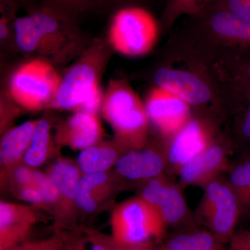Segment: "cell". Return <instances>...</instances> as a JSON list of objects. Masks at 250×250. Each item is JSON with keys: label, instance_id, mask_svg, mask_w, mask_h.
Segmentation results:
<instances>
[{"label": "cell", "instance_id": "obj_1", "mask_svg": "<svg viewBox=\"0 0 250 250\" xmlns=\"http://www.w3.org/2000/svg\"><path fill=\"white\" fill-rule=\"evenodd\" d=\"M169 34L164 49L166 55L213 49L250 53V20L214 4L185 16L182 25Z\"/></svg>", "mask_w": 250, "mask_h": 250}, {"label": "cell", "instance_id": "obj_2", "mask_svg": "<svg viewBox=\"0 0 250 250\" xmlns=\"http://www.w3.org/2000/svg\"><path fill=\"white\" fill-rule=\"evenodd\" d=\"M174 64L162 59L154 67L151 74L154 86L173 94L197 111L209 108L234 113V97L208 70L199 65Z\"/></svg>", "mask_w": 250, "mask_h": 250}, {"label": "cell", "instance_id": "obj_3", "mask_svg": "<svg viewBox=\"0 0 250 250\" xmlns=\"http://www.w3.org/2000/svg\"><path fill=\"white\" fill-rule=\"evenodd\" d=\"M101 111L121 147L142 149L147 140L149 120L145 104L126 80L110 82Z\"/></svg>", "mask_w": 250, "mask_h": 250}, {"label": "cell", "instance_id": "obj_4", "mask_svg": "<svg viewBox=\"0 0 250 250\" xmlns=\"http://www.w3.org/2000/svg\"><path fill=\"white\" fill-rule=\"evenodd\" d=\"M165 221L154 206L142 197L115 207L111 216V236L120 244L153 246L164 236Z\"/></svg>", "mask_w": 250, "mask_h": 250}, {"label": "cell", "instance_id": "obj_5", "mask_svg": "<svg viewBox=\"0 0 250 250\" xmlns=\"http://www.w3.org/2000/svg\"><path fill=\"white\" fill-rule=\"evenodd\" d=\"M159 23L141 6L116 11L112 18L108 38L113 48L123 55L137 57L149 53L160 34Z\"/></svg>", "mask_w": 250, "mask_h": 250}, {"label": "cell", "instance_id": "obj_6", "mask_svg": "<svg viewBox=\"0 0 250 250\" xmlns=\"http://www.w3.org/2000/svg\"><path fill=\"white\" fill-rule=\"evenodd\" d=\"M62 77L49 62L33 60L18 67L11 77L9 93L18 104L39 111L53 104Z\"/></svg>", "mask_w": 250, "mask_h": 250}, {"label": "cell", "instance_id": "obj_7", "mask_svg": "<svg viewBox=\"0 0 250 250\" xmlns=\"http://www.w3.org/2000/svg\"><path fill=\"white\" fill-rule=\"evenodd\" d=\"M47 174L58 192V200L53 213L56 232L75 229L77 226V194L83 175L78 164L67 159H59L49 166Z\"/></svg>", "mask_w": 250, "mask_h": 250}, {"label": "cell", "instance_id": "obj_8", "mask_svg": "<svg viewBox=\"0 0 250 250\" xmlns=\"http://www.w3.org/2000/svg\"><path fill=\"white\" fill-rule=\"evenodd\" d=\"M190 62L200 64L220 82L236 88H250V53L232 49H213L197 52L189 57Z\"/></svg>", "mask_w": 250, "mask_h": 250}, {"label": "cell", "instance_id": "obj_9", "mask_svg": "<svg viewBox=\"0 0 250 250\" xmlns=\"http://www.w3.org/2000/svg\"><path fill=\"white\" fill-rule=\"evenodd\" d=\"M99 86V71L92 61L82 60L62 77L52 106L79 111L90 94Z\"/></svg>", "mask_w": 250, "mask_h": 250}, {"label": "cell", "instance_id": "obj_10", "mask_svg": "<svg viewBox=\"0 0 250 250\" xmlns=\"http://www.w3.org/2000/svg\"><path fill=\"white\" fill-rule=\"evenodd\" d=\"M145 106L149 121L166 136H174L191 117L187 103L158 87L149 90Z\"/></svg>", "mask_w": 250, "mask_h": 250}, {"label": "cell", "instance_id": "obj_11", "mask_svg": "<svg viewBox=\"0 0 250 250\" xmlns=\"http://www.w3.org/2000/svg\"><path fill=\"white\" fill-rule=\"evenodd\" d=\"M202 112L190 117L187 124L172 136L169 159L173 164L183 166L209 146L213 125Z\"/></svg>", "mask_w": 250, "mask_h": 250}, {"label": "cell", "instance_id": "obj_12", "mask_svg": "<svg viewBox=\"0 0 250 250\" xmlns=\"http://www.w3.org/2000/svg\"><path fill=\"white\" fill-rule=\"evenodd\" d=\"M36 208L14 202H0V250L9 249L27 241L39 221Z\"/></svg>", "mask_w": 250, "mask_h": 250}, {"label": "cell", "instance_id": "obj_13", "mask_svg": "<svg viewBox=\"0 0 250 250\" xmlns=\"http://www.w3.org/2000/svg\"><path fill=\"white\" fill-rule=\"evenodd\" d=\"M103 134L97 114L77 111L59 126L56 140L59 145L82 151L102 142Z\"/></svg>", "mask_w": 250, "mask_h": 250}, {"label": "cell", "instance_id": "obj_14", "mask_svg": "<svg viewBox=\"0 0 250 250\" xmlns=\"http://www.w3.org/2000/svg\"><path fill=\"white\" fill-rule=\"evenodd\" d=\"M207 208L210 226L217 236L222 238L230 236L238 216L236 195L221 184H210L207 190Z\"/></svg>", "mask_w": 250, "mask_h": 250}, {"label": "cell", "instance_id": "obj_15", "mask_svg": "<svg viewBox=\"0 0 250 250\" xmlns=\"http://www.w3.org/2000/svg\"><path fill=\"white\" fill-rule=\"evenodd\" d=\"M141 197L157 208L166 223H177L185 214V202L181 194L159 179L149 181Z\"/></svg>", "mask_w": 250, "mask_h": 250}, {"label": "cell", "instance_id": "obj_16", "mask_svg": "<svg viewBox=\"0 0 250 250\" xmlns=\"http://www.w3.org/2000/svg\"><path fill=\"white\" fill-rule=\"evenodd\" d=\"M164 162L160 155L150 149H136L121 156L116 164L117 172L125 178L143 179L161 173Z\"/></svg>", "mask_w": 250, "mask_h": 250}, {"label": "cell", "instance_id": "obj_17", "mask_svg": "<svg viewBox=\"0 0 250 250\" xmlns=\"http://www.w3.org/2000/svg\"><path fill=\"white\" fill-rule=\"evenodd\" d=\"M37 122H24L3 136L0 146V160L4 170H9L23 162Z\"/></svg>", "mask_w": 250, "mask_h": 250}, {"label": "cell", "instance_id": "obj_18", "mask_svg": "<svg viewBox=\"0 0 250 250\" xmlns=\"http://www.w3.org/2000/svg\"><path fill=\"white\" fill-rule=\"evenodd\" d=\"M113 189L107 172L83 174L77 190L78 210L93 213L111 195Z\"/></svg>", "mask_w": 250, "mask_h": 250}, {"label": "cell", "instance_id": "obj_19", "mask_svg": "<svg viewBox=\"0 0 250 250\" xmlns=\"http://www.w3.org/2000/svg\"><path fill=\"white\" fill-rule=\"evenodd\" d=\"M123 149L115 143L100 142L81 151L77 164L83 174L106 172L121 157L120 150Z\"/></svg>", "mask_w": 250, "mask_h": 250}, {"label": "cell", "instance_id": "obj_20", "mask_svg": "<svg viewBox=\"0 0 250 250\" xmlns=\"http://www.w3.org/2000/svg\"><path fill=\"white\" fill-rule=\"evenodd\" d=\"M223 150L216 144L209 145L203 152L183 165L181 174L187 182L201 180L220 166L223 159Z\"/></svg>", "mask_w": 250, "mask_h": 250}, {"label": "cell", "instance_id": "obj_21", "mask_svg": "<svg viewBox=\"0 0 250 250\" xmlns=\"http://www.w3.org/2000/svg\"><path fill=\"white\" fill-rule=\"evenodd\" d=\"M51 151V126L48 121L39 120L29 148L23 162L29 167L43 165L48 159Z\"/></svg>", "mask_w": 250, "mask_h": 250}, {"label": "cell", "instance_id": "obj_22", "mask_svg": "<svg viewBox=\"0 0 250 250\" xmlns=\"http://www.w3.org/2000/svg\"><path fill=\"white\" fill-rule=\"evenodd\" d=\"M166 6L159 21L161 33H170L182 16L198 12L216 0H166Z\"/></svg>", "mask_w": 250, "mask_h": 250}, {"label": "cell", "instance_id": "obj_23", "mask_svg": "<svg viewBox=\"0 0 250 250\" xmlns=\"http://www.w3.org/2000/svg\"><path fill=\"white\" fill-rule=\"evenodd\" d=\"M14 29L16 43L21 51L29 53L42 48V39L29 15L16 18Z\"/></svg>", "mask_w": 250, "mask_h": 250}, {"label": "cell", "instance_id": "obj_24", "mask_svg": "<svg viewBox=\"0 0 250 250\" xmlns=\"http://www.w3.org/2000/svg\"><path fill=\"white\" fill-rule=\"evenodd\" d=\"M244 98L233 114L235 115L234 131L240 142L250 147V88L243 87Z\"/></svg>", "mask_w": 250, "mask_h": 250}, {"label": "cell", "instance_id": "obj_25", "mask_svg": "<svg viewBox=\"0 0 250 250\" xmlns=\"http://www.w3.org/2000/svg\"><path fill=\"white\" fill-rule=\"evenodd\" d=\"M231 182L236 197L250 205V161L237 166L231 173Z\"/></svg>", "mask_w": 250, "mask_h": 250}, {"label": "cell", "instance_id": "obj_26", "mask_svg": "<svg viewBox=\"0 0 250 250\" xmlns=\"http://www.w3.org/2000/svg\"><path fill=\"white\" fill-rule=\"evenodd\" d=\"M69 235L70 233L66 232H56L53 236L45 239L27 240L6 250H60L67 243Z\"/></svg>", "mask_w": 250, "mask_h": 250}, {"label": "cell", "instance_id": "obj_27", "mask_svg": "<svg viewBox=\"0 0 250 250\" xmlns=\"http://www.w3.org/2000/svg\"><path fill=\"white\" fill-rule=\"evenodd\" d=\"M15 195L23 201L29 202L33 206L49 209L48 205L41 190L35 185L19 186L13 187Z\"/></svg>", "mask_w": 250, "mask_h": 250}, {"label": "cell", "instance_id": "obj_28", "mask_svg": "<svg viewBox=\"0 0 250 250\" xmlns=\"http://www.w3.org/2000/svg\"><path fill=\"white\" fill-rule=\"evenodd\" d=\"M211 4L250 20V0H216Z\"/></svg>", "mask_w": 250, "mask_h": 250}, {"label": "cell", "instance_id": "obj_29", "mask_svg": "<svg viewBox=\"0 0 250 250\" xmlns=\"http://www.w3.org/2000/svg\"><path fill=\"white\" fill-rule=\"evenodd\" d=\"M90 231L93 233L94 236L106 247L108 250H159L153 248V246H125V245L117 243L111 236L95 231L91 229H90Z\"/></svg>", "mask_w": 250, "mask_h": 250}, {"label": "cell", "instance_id": "obj_30", "mask_svg": "<svg viewBox=\"0 0 250 250\" xmlns=\"http://www.w3.org/2000/svg\"><path fill=\"white\" fill-rule=\"evenodd\" d=\"M166 250H197L195 234L179 235L172 238Z\"/></svg>", "mask_w": 250, "mask_h": 250}, {"label": "cell", "instance_id": "obj_31", "mask_svg": "<svg viewBox=\"0 0 250 250\" xmlns=\"http://www.w3.org/2000/svg\"><path fill=\"white\" fill-rule=\"evenodd\" d=\"M231 250H250V233H242L233 238Z\"/></svg>", "mask_w": 250, "mask_h": 250}, {"label": "cell", "instance_id": "obj_32", "mask_svg": "<svg viewBox=\"0 0 250 250\" xmlns=\"http://www.w3.org/2000/svg\"><path fill=\"white\" fill-rule=\"evenodd\" d=\"M55 1L65 4L67 6L82 9L86 6L90 0H55Z\"/></svg>", "mask_w": 250, "mask_h": 250}, {"label": "cell", "instance_id": "obj_33", "mask_svg": "<svg viewBox=\"0 0 250 250\" xmlns=\"http://www.w3.org/2000/svg\"><path fill=\"white\" fill-rule=\"evenodd\" d=\"M9 34V22L6 18H1L0 22V37L1 39H4Z\"/></svg>", "mask_w": 250, "mask_h": 250}, {"label": "cell", "instance_id": "obj_34", "mask_svg": "<svg viewBox=\"0 0 250 250\" xmlns=\"http://www.w3.org/2000/svg\"><path fill=\"white\" fill-rule=\"evenodd\" d=\"M120 4L121 8L129 7V6H140L139 2L142 0H116Z\"/></svg>", "mask_w": 250, "mask_h": 250}, {"label": "cell", "instance_id": "obj_35", "mask_svg": "<svg viewBox=\"0 0 250 250\" xmlns=\"http://www.w3.org/2000/svg\"><path fill=\"white\" fill-rule=\"evenodd\" d=\"M69 236H70V235H69ZM60 250H72L71 247H70V244L68 243V240H67V243H65V246L62 247Z\"/></svg>", "mask_w": 250, "mask_h": 250}]
</instances>
